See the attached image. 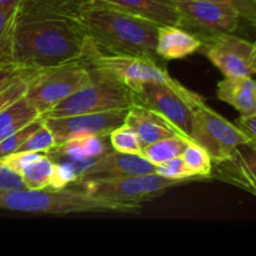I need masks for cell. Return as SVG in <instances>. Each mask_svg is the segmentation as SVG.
Returning <instances> with one entry per match:
<instances>
[{
	"mask_svg": "<svg viewBox=\"0 0 256 256\" xmlns=\"http://www.w3.org/2000/svg\"><path fill=\"white\" fill-rule=\"evenodd\" d=\"M89 38L78 20L55 16H16L9 62L22 70L48 69L86 59Z\"/></svg>",
	"mask_w": 256,
	"mask_h": 256,
	"instance_id": "cell-1",
	"label": "cell"
},
{
	"mask_svg": "<svg viewBox=\"0 0 256 256\" xmlns=\"http://www.w3.org/2000/svg\"><path fill=\"white\" fill-rule=\"evenodd\" d=\"M95 52L158 62L160 25L134 16L100 0H89L78 19Z\"/></svg>",
	"mask_w": 256,
	"mask_h": 256,
	"instance_id": "cell-2",
	"label": "cell"
},
{
	"mask_svg": "<svg viewBox=\"0 0 256 256\" xmlns=\"http://www.w3.org/2000/svg\"><path fill=\"white\" fill-rule=\"evenodd\" d=\"M0 210L25 214L139 215L142 204H122L78 189L0 190Z\"/></svg>",
	"mask_w": 256,
	"mask_h": 256,
	"instance_id": "cell-3",
	"label": "cell"
},
{
	"mask_svg": "<svg viewBox=\"0 0 256 256\" xmlns=\"http://www.w3.org/2000/svg\"><path fill=\"white\" fill-rule=\"evenodd\" d=\"M92 76V68L84 60L36 70L28 79L24 98L42 118L85 86Z\"/></svg>",
	"mask_w": 256,
	"mask_h": 256,
	"instance_id": "cell-4",
	"label": "cell"
},
{
	"mask_svg": "<svg viewBox=\"0 0 256 256\" xmlns=\"http://www.w3.org/2000/svg\"><path fill=\"white\" fill-rule=\"evenodd\" d=\"M92 68V80L42 118H62L109 110H128L134 106V96L126 85L105 70Z\"/></svg>",
	"mask_w": 256,
	"mask_h": 256,
	"instance_id": "cell-5",
	"label": "cell"
},
{
	"mask_svg": "<svg viewBox=\"0 0 256 256\" xmlns=\"http://www.w3.org/2000/svg\"><path fill=\"white\" fill-rule=\"evenodd\" d=\"M132 92L135 105L156 112L170 122L180 135L188 139L194 109L205 102L200 95L184 85L175 88L162 82H144Z\"/></svg>",
	"mask_w": 256,
	"mask_h": 256,
	"instance_id": "cell-6",
	"label": "cell"
},
{
	"mask_svg": "<svg viewBox=\"0 0 256 256\" xmlns=\"http://www.w3.org/2000/svg\"><path fill=\"white\" fill-rule=\"evenodd\" d=\"M189 139L202 146L210 155L212 162L228 159L239 148L256 145L238 129L236 125L228 122L205 102L194 109Z\"/></svg>",
	"mask_w": 256,
	"mask_h": 256,
	"instance_id": "cell-7",
	"label": "cell"
},
{
	"mask_svg": "<svg viewBox=\"0 0 256 256\" xmlns=\"http://www.w3.org/2000/svg\"><path fill=\"white\" fill-rule=\"evenodd\" d=\"M189 182H192V180H169L154 172L139 176L79 182L75 185L78 189L100 199L122 204H142L156 199L166 190Z\"/></svg>",
	"mask_w": 256,
	"mask_h": 256,
	"instance_id": "cell-8",
	"label": "cell"
},
{
	"mask_svg": "<svg viewBox=\"0 0 256 256\" xmlns=\"http://www.w3.org/2000/svg\"><path fill=\"white\" fill-rule=\"evenodd\" d=\"M175 4L182 18L180 28L202 42L216 35L234 34L245 20L236 10L222 4L198 0H179Z\"/></svg>",
	"mask_w": 256,
	"mask_h": 256,
	"instance_id": "cell-9",
	"label": "cell"
},
{
	"mask_svg": "<svg viewBox=\"0 0 256 256\" xmlns=\"http://www.w3.org/2000/svg\"><path fill=\"white\" fill-rule=\"evenodd\" d=\"M84 62L112 74L119 82L126 85L132 92L144 82H162L170 86H182L178 80L170 76L169 72L154 60L124 55L102 54L95 52L92 46V52Z\"/></svg>",
	"mask_w": 256,
	"mask_h": 256,
	"instance_id": "cell-10",
	"label": "cell"
},
{
	"mask_svg": "<svg viewBox=\"0 0 256 256\" xmlns=\"http://www.w3.org/2000/svg\"><path fill=\"white\" fill-rule=\"evenodd\" d=\"M202 50L225 78L254 76L256 48L234 34H222L202 40Z\"/></svg>",
	"mask_w": 256,
	"mask_h": 256,
	"instance_id": "cell-11",
	"label": "cell"
},
{
	"mask_svg": "<svg viewBox=\"0 0 256 256\" xmlns=\"http://www.w3.org/2000/svg\"><path fill=\"white\" fill-rule=\"evenodd\" d=\"M129 110V109H128ZM128 110L88 112L62 118H42L52 130L56 146L70 139L80 136H109L110 132L125 122ZM55 146V148H56Z\"/></svg>",
	"mask_w": 256,
	"mask_h": 256,
	"instance_id": "cell-12",
	"label": "cell"
},
{
	"mask_svg": "<svg viewBox=\"0 0 256 256\" xmlns=\"http://www.w3.org/2000/svg\"><path fill=\"white\" fill-rule=\"evenodd\" d=\"M154 172H156V166L150 164L142 155L124 154L114 150L106 152L90 164L79 175L76 182L139 176V175L154 174Z\"/></svg>",
	"mask_w": 256,
	"mask_h": 256,
	"instance_id": "cell-13",
	"label": "cell"
},
{
	"mask_svg": "<svg viewBox=\"0 0 256 256\" xmlns=\"http://www.w3.org/2000/svg\"><path fill=\"white\" fill-rule=\"evenodd\" d=\"M255 145L242 146L230 158L220 162H214L216 166L215 178L242 189L256 192V160Z\"/></svg>",
	"mask_w": 256,
	"mask_h": 256,
	"instance_id": "cell-14",
	"label": "cell"
},
{
	"mask_svg": "<svg viewBox=\"0 0 256 256\" xmlns=\"http://www.w3.org/2000/svg\"><path fill=\"white\" fill-rule=\"evenodd\" d=\"M100 2L158 25H174L180 28L182 22L175 0H100Z\"/></svg>",
	"mask_w": 256,
	"mask_h": 256,
	"instance_id": "cell-15",
	"label": "cell"
},
{
	"mask_svg": "<svg viewBox=\"0 0 256 256\" xmlns=\"http://www.w3.org/2000/svg\"><path fill=\"white\" fill-rule=\"evenodd\" d=\"M202 42L182 28L160 25L158 29L156 55L159 59L172 62L182 60L200 52Z\"/></svg>",
	"mask_w": 256,
	"mask_h": 256,
	"instance_id": "cell-16",
	"label": "cell"
},
{
	"mask_svg": "<svg viewBox=\"0 0 256 256\" xmlns=\"http://www.w3.org/2000/svg\"><path fill=\"white\" fill-rule=\"evenodd\" d=\"M125 124L134 130L142 148L179 134L164 118L140 105H134L128 110Z\"/></svg>",
	"mask_w": 256,
	"mask_h": 256,
	"instance_id": "cell-17",
	"label": "cell"
},
{
	"mask_svg": "<svg viewBox=\"0 0 256 256\" xmlns=\"http://www.w3.org/2000/svg\"><path fill=\"white\" fill-rule=\"evenodd\" d=\"M105 138L106 136H96V135L74 138L50 150L49 154H55V156L50 158L69 159L72 164L82 166L80 168V174H82L95 160L109 152V145L105 142Z\"/></svg>",
	"mask_w": 256,
	"mask_h": 256,
	"instance_id": "cell-18",
	"label": "cell"
},
{
	"mask_svg": "<svg viewBox=\"0 0 256 256\" xmlns=\"http://www.w3.org/2000/svg\"><path fill=\"white\" fill-rule=\"evenodd\" d=\"M216 96L239 114L256 112V84L252 76H230L220 80Z\"/></svg>",
	"mask_w": 256,
	"mask_h": 256,
	"instance_id": "cell-19",
	"label": "cell"
},
{
	"mask_svg": "<svg viewBox=\"0 0 256 256\" xmlns=\"http://www.w3.org/2000/svg\"><path fill=\"white\" fill-rule=\"evenodd\" d=\"M39 116V112L24 96L15 100L0 112V142Z\"/></svg>",
	"mask_w": 256,
	"mask_h": 256,
	"instance_id": "cell-20",
	"label": "cell"
},
{
	"mask_svg": "<svg viewBox=\"0 0 256 256\" xmlns=\"http://www.w3.org/2000/svg\"><path fill=\"white\" fill-rule=\"evenodd\" d=\"M190 142H192V140L182 136V135L176 134L159 140L156 142H152L148 146H144L140 155L144 159H146L150 164L158 166V165L162 164L168 160L180 156Z\"/></svg>",
	"mask_w": 256,
	"mask_h": 256,
	"instance_id": "cell-21",
	"label": "cell"
},
{
	"mask_svg": "<svg viewBox=\"0 0 256 256\" xmlns=\"http://www.w3.org/2000/svg\"><path fill=\"white\" fill-rule=\"evenodd\" d=\"M54 166V160L46 152L42 154V156L38 158L35 162H30L20 172L25 188L30 190L50 189Z\"/></svg>",
	"mask_w": 256,
	"mask_h": 256,
	"instance_id": "cell-22",
	"label": "cell"
},
{
	"mask_svg": "<svg viewBox=\"0 0 256 256\" xmlns=\"http://www.w3.org/2000/svg\"><path fill=\"white\" fill-rule=\"evenodd\" d=\"M182 158L186 168L189 169V172L194 176L200 178L202 180L212 178L214 162H212L210 155L202 146L192 142L185 148L184 152L182 154Z\"/></svg>",
	"mask_w": 256,
	"mask_h": 256,
	"instance_id": "cell-23",
	"label": "cell"
},
{
	"mask_svg": "<svg viewBox=\"0 0 256 256\" xmlns=\"http://www.w3.org/2000/svg\"><path fill=\"white\" fill-rule=\"evenodd\" d=\"M110 146L112 150L124 154H142V145L134 130L126 124L120 125L109 134Z\"/></svg>",
	"mask_w": 256,
	"mask_h": 256,
	"instance_id": "cell-24",
	"label": "cell"
},
{
	"mask_svg": "<svg viewBox=\"0 0 256 256\" xmlns=\"http://www.w3.org/2000/svg\"><path fill=\"white\" fill-rule=\"evenodd\" d=\"M42 122H44V119L42 116L36 118L32 122H28L26 125L18 129L12 134H10L8 138H5L2 142H0V160L4 159L8 155L19 152L20 148L25 144V142L42 126Z\"/></svg>",
	"mask_w": 256,
	"mask_h": 256,
	"instance_id": "cell-25",
	"label": "cell"
},
{
	"mask_svg": "<svg viewBox=\"0 0 256 256\" xmlns=\"http://www.w3.org/2000/svg\"><path fill=\"white\" fill-rule=\"evenodd\" d=\"M18 12H9L0 8V64H10V42L16 24Z\"/></svg>",
	"mask_w": 256,
	"mask_h": 256,
	"instance_id": "cell-26",
	"label": "cell"
},
{
	"mask_svg": "<svg viewBox=\"0 0 256 256\" xmlns=\"http://www.w3.org/2000/svg\"><path fill=\"white\" fill-rule=\"evenodd\" d=\"M56 146L55 138L52 130L42 122V126L25 142V144L20 148L19 152H49Z\"/></svg>",
	"mask_w": 256,
	"mask_h": 256,
	"instance_id": "cell-27",
	"label": "cell"
},
{
	"mask_svg": "<svg viewBox=\"0 0 256 256\" xmlns=\"http://www.w3.org/2000/svg\"><path fill=\"white\" fill-rule=\"evenodd\" d=\"M156 174L165 178V179L180 180V182H184V180L200 182V180H202L200 179V178L194 176V175L189 172V169H188L186 165H185L184 160H182V155L174 158V159L172 160H168V162H162V164L158 165Z\"/></svg>",
	"mask_w": 256,
	"mask_h": 256,
	"instance_id": "cell-28",
	"label": "cell"
},
{
	"mask_svg": "<svg viewBox=\"0 0 256 256\" xmlns=\"http://www.w3.org/2000/svg\"><path fill=\"white\" fill-rule=\"evenodd\" d=\"M78 179H79V172H78L76 168L74 166L72 162H62V164L55 162L50 189H65L69 185L75 184Z\"/></svg>",
	"mask_w": 256,
	"mask_h": 256,
	"instance_id": "cell-29",
	"label": "cell"
},
{
	"mask_svg": "<svg viewBox=\"0 0 256 256\" xmlns=\"http://www.w3.org/2000/svg\"><path fill=\"white\" fill-rule=\"evenodd\" d=\"M44 152H16L14 154H10L2 159V166L8 168L12 172H16L20 175L25 166L30 164V162H35L38 158L42 156Z\"/></svg>",
	"mask_w": 256,
	"mask_h": 256,
	"instance_id": "cell-30",
	"label": "cell"
},
{
	"mask_svg": "<svg viewBox=\"0 0 256 256\" xmlns=\"http://www.w3.org/2000/svg\"><path fill=\"white\" fill-rule=\"evenodd\" d=\"M175 2H179V0H175ZM198 2L226 5L236 10L246 22H252L254 24L256 20V0H198Z\"/></svg>",
	"mask_w": 256,
	"mask_h": 256,
	"instance_id": "cell-31",
	"label": "cell"
},
{
	"mask_svg": "<svg viewBox=\"0 0 256 256\" xmlns=\"http://www.w3.org/2000/svg\"><path fill=\"white\" fill-rule=\"evenodd\" d=\"M32 72H29V74L24 75V76H22L20 79H18L14 84L10 85L6 90H4V92L0 94V112H2V109H5L6 106H9V105L12 104V102H14L15 100L24 96L25 92H26L28 79H29V76Z\"/></svg>",
	"mask_w": 256,
	"mask_h": 256,
	"instance_id": "cell-32",
	"label": "cell"
},
{
	"mask_svg": "<svg viewBox=\"0 0 256 256\" xmlns=\"http://www.w3.org/2000/svg\"><path fill=\"white\" fill-rule=\"evenodd\" d=\"M29 72H32V70L19 69L12 64H0V94Z\"/></svg>",
	"mask_w": 256,
	"mask_h": 256,
	"instance_id": "cell-33",
	"label": "cell"
},
{
	"mask_svg": "<svg viewBox=\"0 0 256 256\" xmlns=\"http://www.w3.org/2000/svg\"><path fill=\"white\" fill-rule=\"evenodd\" d=\"M26 189L22 182V176L12 172L8 168L2 166L0 169V190H22Z\"/></svg>",
	"mask_w": 256,
	"mask_h": 256,
	"instance_id": "cell-34",
	"label": "cell"
},
{
	"mask_svg": "<svg viewBox=\"0 0 256 256\" xmlns=\"http://www.w3.org/2000/svg\"><path fill=\"white\" fill-rule=\"evenodd\" d=\"M238 129L249 138L252 142H256V112H250V114H240V116L235 122Z\"/></svg>",
	"mask_w": 256,
	"mask_h": 256,
	"instance_id": "cell-35",
	"label": "cell"
},
{
	"mask_svg": "<svg viewBox=\"0 0 256 256\" xmlns=\"http://www.w3.org/2000/svg\"><path fill=\"white\" fill-rule=\"evenodd\" d=\"M25 0H0V8L9 12H19Z\"/></svg>",
	"mask_w": 256,
	"mask_h": 256,
	"instance_id": "cell-36",
	"label": "cell"
},
{
	"mask_svg": "<svg viewBox=\"0 0 256 256\" xmlns=\"http://www.w3.org/2000/svg\"><path fill=\"white\" fill-rule=\"evenodd\" d=\"M2 160H0V169H2Z\"/></svg>",
	"mask_w": 256,
	"mask_h": 256,
	"instance_id": "cell-37",
	"label": "cell"
}]
</instances>
